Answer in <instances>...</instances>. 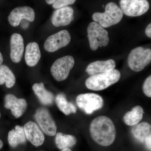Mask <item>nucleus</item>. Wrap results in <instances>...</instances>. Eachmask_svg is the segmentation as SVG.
Wrapping results in <instances>:
<instances>
[{
    "mask_svg": "<svg viewBox=\"0 0 151 151\" xmlns=\"http://www.w3.org/2000/svg\"><path fill=\"white\" fill-rule=\"evenodd\" d=\"M90 132L92 139L104 147L111 145L116 139V127L112 120L107 116L95 118L90 124Z\"/></svg>",
    "mask_w": 151,
    "mask_h": 151,
    "instance_id": "obj_1",
    "label": "nucleus"
},
{
    "mask_svg": "<svg viewBox=\"0 0 151 151\" xmlns=\"http://www.w3.org/2000/svg\"><path fill=\"white\" fill-rule=\"evenodd\" d=\"M121 73L117 69L91 76L87 78L85 85L88 89L101 91L117 83L121 78Z\"/></svg>",
    "mask_w": 151,
    "mask_h": 151,
    "instance_id": "obj_2",
    "label": "nucleus"
},
{
    "mask_svg": "<svg viewBox=\"0 0 151 151\" xmlns=\"http://www.w3.org/2000/svg\"><path fill=\"white\" fill-rule=\"evenodd\" d=\"M124 13L116 3L110 2L105 6V12H96L92 19L103 28H108L117 24L123 18Z\"/></svg>",
    "mask_w": 151,
    "mask_h": 151,
    "instance_id": "obj_3",
    "label": "nucleus"
},
{
    "mask_svg": "<svg viewBox=\"0 0 151 151\" xmlns=\"http://www.w3.org/2000/svg\"><path fill=\"white\" fill-rule=\"evenodd\" d=\"M87 37L89 46L93 50H97L99 47H106L109 42L108 32L96 22L89 24L87 28Z\"/></svg>",
    "mask_w": 151,
    "mask_h": 151,
    "instance_id": "obj_4",
    "label": "nucleus"
},
{
    "mask_svg": "<svg viewBox=\"0 0 151 151\" xmlns=\"http://www.w3.org/2000/svg\"><path fill=\"white\" fill-rule=\"evenodd\" d=\"M129 67L135 72L142 71L151 61L150 49L138 47L132 50L128 57Z\"/></svg>",
    "mask_w": 151,
    "mask_h": 151,
    "instance_id": "obj_5",
    "label": "nucleus"
},
{
    "mask_svg": "<svg viewBox=\"0 0 151 151\" xmlns=\"http://www.w3.org/2000/svg\"><path fill=\"white\" fill-rule=\"evenodd\" d=\"M76 104L78 108L88 115L103 108V98L94 93H85L78 95L76 97Z\"/></svg>",
    "mask_w": 151,
    "mask_h": 151,
    "instance_id": "obj_6",
    "label": "nucleus"
},
{
    "mask_svg": "<svg viewBox=\"0 0 151 151\" xmlns=\"http://www.w3.org/2000/svg\"><path fill=\"white\" fill-rule=\"evenodd\" d=\"M74 63V58L70 55L60 58L55 60L52 65L50 68L52 75L56 81H64L67 78Z\"/></svg>",
    "mask_w": 151,
    "mask_h": 151,
    "instance_id": "obj_7",
    "label": "nucleus"
},
{
    "mask_svg": "<svg viewBox=\"0 0 151 151\" xmlns=\"http://www.w3.org/2000/svg\"><path fill=\"white\" fill-rule=\"evenodd\" d=\"M120 5L123 13L132 17L142 15L150 8L147 0H120Z\"/></svg>",
    "mask_w": 151,
    "mask_h": 151,
    "instance_id": "obj_8",
    "label": "nucleus"
},
{
    "mask_svg": "<svg viewBox=\"0 0 151 151\" xmlns=\"http://www.w3.org/2000/svg\"><path fill=\"white\" fill-rule=\"evenodd\" d=\"M35 118L40 128L45 134L49 136H54L57 131L55 122L46 108H38L35 114Z\"/></svg>",
    "mask_w": 151,
    "mask_h": 151,
    "instance_id": "obj_9",
    "label": "nucleus"
},
{
    "mask_svg": "<svg viewBox=\"0 0 151 151\" xmlns=\"http://www.w3.org/2000/svg\"><path fill=\"white\" fill-rule=\"evenodd\" d=\"M71 40L70 33L66 30H63L49 37L44 43V48L48 52H54L67 46Z\"/></svg>",
    "mask_w": 151,
    "mask_h": 151,
    "instance_id": "obj_10",
    "label": "nucleus"
},
{
    "mask_svg": "<svg viewBox=\"0 0 151 151\" xmlns=\"http://www.w3.org/2000/svg\"><path fill=\"white\" fill-rule=\"evenodd\" d=\"M24 19L32 22L35 19V12L29 6L18 7L11 12L8 17L10 24L14 27L18 26L21 21Z\"/></svg>",
    "mask_w": 151,
    "mask_h": 151,
    "instance_id": "obj_11",
    "label": "nucleus"
},
{
    "mask_svg": "<svg viewBox=\"0 0 151 151\" xmlns=\"http://www.w3.org/2000/svg\"><path fill=\"white\" fill-rule=\"evenodd\" d=\"M4 107L10 109L16 118H19L26 111L27 103L24 99H19L12 94H7L4 98Z\"/></svg>",
    "mask_w": 151,
    "mask_h": 151,
    "instance_id": "obj_12",
    "label": "nucleus"
},
{
    "mask_svg": "<svg viewBox=\"0 0 151 151\" xmlns=\"http://www.w3.org/2000/svg\"><path fill=\"white\" fill-rule=\"evenodd\" d=\"M24 129L27 139L34 146L38 147L43 144L45 141L44 135L36 123L29 121L25 124Z\"/></svg>",
    "mask_w": 151,
    "mask_h": 151,
    "instance_id": "obj_13",
    "label": "nucleus"
},
{
    "mask_svg": "<svg viewBox=\"0 0 151 151\" xmlns=\"http://www.w3.org/2000/svg\"><path fill=\"white\" fill-rule=\"evenodd\" d=\"M74 11L70 6H65L55 11L52 18V22L56 27L65 26L70 24L74 19Z\"/></svg>",
    "mask_w": 151,
    "mask_h": 151,
    "instance_id": "obj_14",
    "label": "nucleus"
},
{
    "mask_svg": "<svg viewBox=\"0 0 151 151\" xmlns=\"http://www.w3.org/2000/svg\"><path fill=\"white\" fill-rule=\"evenodd\" d=\"M10 58L13 62L19 63L22 58L24 44L22 37L19 34L14 33L10 40Z\"/></svg>",
    "mask_w": 151,
    "mask_h": 151,
    "instance_id": "obj_15",
    "label": "nucleus"
},
{
    "mask_svg": "<svg viewBox=\"0 0 151 151\" xmlns=\"http://www.w3.org/2000/svg\"><path fill=\"white\" fill-rule=\"evenodd\" d=\"M116 62L113 59L104 61H94L91 63L86 67V72L89 75L108 72L115 69Z\"/></svg>",
    "mask_w": 151,
    "mask_h": 151,
    "instance_id": "obj_16",
    "label": "nucleus"
},
{
    "mask_svg": "<svg viewBox=\"0 0 151 151\" xmlns=\"http://www.w3.org/2000/svg\"><path fill=\"white\" fill-rule=\"evenodd\" d=\"M41 58V52L37 43L32 42L27 45L25 53V60L30 67H34L37 64Z\"/></svg>",
    "mask_w": 151,
    "mask_h": 151,
    "instance_id": "obj_17",
    "label": "nucleus"
},
{
    "mask_svg": "<svg viewBox=\"0 0 151 151\" xmlns=\"http://www.w3.org/2000/svg\"><path fill=\"white\" fill-rule=\"evenodd\" d=\"M32 89L42 104L50 105L53 103L54 95L52 92L45 89L43 83H35L33 85Z\"/></svg>",
    "mask_w": 151,
    "mask_h": 151,
    "instance_id": "obj_18",
    "label": "nucleus"
},
{
    "mask_svg": "<svg viewBox=\"0 0 151 151\" xmlns=\"http://www.w3.org/2000/svg\"><path fill=\"white\" fill-rule=\"evenodd\" d=\"M27 138L25 134L24 127L16 126L15 129H12L9 132L8 141L12 147H16L19 145L26 142Z\"/></svg>",
    "mask_w": 151,
    "mask_h": 151,
    "instance_id": "obj_19",
    "label": "nucleus"
},
{
    "mask_svg": "<svg viewBox=\"0 0 151 151\" xmlns=\"http://www.w3.org/2000/svg\"><path fill=\"white\" fill-rule=\"evenodd\" d=\"M131 132L137 140L144 143L146 137L151 134V126L147 122H142L134 126Z\"/></svg>",
    "mask_w": 151,
    "mask_h": 151,
    "instance_id": "obj_20",
    "label": "nucleus"
},
{
    "mask_svg": "<svg viewBox=\"0 0 151 151\" xmlns=\"http://www.w3.org/2000/svg\"><path fill=\"white\" fill-rule=\"evenodd\" d=\"M144 113V110L141 106H135L132 111L125 114L124 118V122L128 126H134L142 119Z\"/></svg>",
    "mask_w": 151,
    "mask_h": 151,
    "instance_id": "obj_21",
    "label": "nucleus"
},
{
    "mask_svg": "<svg viewBox=\"0 0 151 151\" xmlns=\"http://www.w3.org/2000/svg\"><path fill=\"white\" fill-rule=\"evenodd\" d=\"M55 144L60 150L72 147L76 145L77 139L73 135L65 134L61 132L57 134L55 139Z\"/></svg>",
    "mask_w": 151,
    "mask_h": 151,
    "instance_id": "obj_22",
    "label": "nucleus"
},
{
    "mask_svg": "<svg viewBox=\"0 0 151 151\" xmlns=\"http://www.w3.org/2000/svg\"><path fill=\"white\" fill-rule=\"evenodd\" d=\"M55 102L59 110L66 116L76 113V107L73 103L67 101L64 94H58L55 98Z\"/></svg>",
    "mask_w": 151,
    "mask_h": 151,
    "instance_id": "obj_23",
    "label": "nucleus"
},
{
    "mask_svg": "<svg viewBox=\"0 0 151 151\" xmlns=\"http://www.w3.org/2000/svg\"><path fill=\"white\" fill-rule=\"evenodd\" d=\"M16 82L15 76L7 66L5 65H0V85L5 83L7 88H12Z\"/></svg>",
    "mask_w": 151,
    "mask_h": 151,
    "instance_id": "obj_24",
    "label": "nucleus"
},
{
    "mask_svg": "<svg viewBox=\"0 0 151 151\" xmlns=\"http://www.w3.org/2000/svg\"><path fill=\"white\" fill-rule=\"evenodd\" d=\"M76 0H56L52 4V7L55 9H58L66 6L69 5L73 4Z\"/></svg>",
    "mask_w": 151,
    "mask_h": 151,
    "instance_id": "obj_25",
    "label": "nucleus"
},
{
    "mask_svg": "<svg viewBox=\"0 0 151 151\" xmlns=\"http://www.w3.org/2000/svg\"><path fill=\"white\" fill-rule=\"evenodd\" d=\"M143 92L147 97H151V76H150L146 79L143 86Z\"/></svg>",
    "mask_w": 151,
    "mask_h": 151,
    "instance_id": "obj_26",
    "label": "nucleus"
},
{
    "mask_svg": "<svg viewBox=\"0 0 151 151\" xmlns=\"http://www.w3.org/2000/svg\"><path fill=\"white\" fill-rule=\"evenodd\" d=\"M145 143L146 145L149 150L151 151V134L149 135L146 137L145 139Z\"/></svg>",
    "mask_w": 151,
    "mask_h": 151,
    "instance_id": "obj_27",
    "label": "nucleus"
},
{
    "mask_svg": "<svg viewBox=\"0 0 151 151\" xmlns=\"http://www.w3.org/2000/svg\"><path fill=\"white\" fill-rule=\"evenodd\" d=\"M145 34L147 36L150 38H151V24L147 26L145 29Z\"/></svg>",
    "mask_w": 151,
    "mask_h": 151,
    "instance_id": "obj_28",
    "label": "nucleus"
},
{
    "mask_svg": "<svg viewBox=\"0 0 151 151\" xmlns=\"http://www.w3.org/2000/svg\"><path fill=\"white\" fill-rule=\"evenodd\" d=\"M45 1L48 4L51 5L56 0H45Z\"/></svg>",
    "mask_w": 151,
    "mask_h": 151,
    "instance_id": "obj_29",
    "label": "nucleus"
},
{
    "mask_svg": "<svg viewBox=\"0 0 151 151\" xmlns=\"http://www.w3.org/2000/svg\"><path fill=\"white\" fill-rule=\"evenodd\" d=\"M3 60H4V59H3L2 55L1 53L0 52V65H1L2 63Z\"/></svg>",
    "mask_w": 151,
    "mask_h": 151,
    "instance_id": "obj_30",
    "label": "nucleus"
},
{
    "mask_svg": "<svg viewBox=\"0 0 151 151\" xmlns=\"http://www.w3.org/2000/svg\"><path fill=\"white\" fill-rule=\"evenodd\" d=\"M3 147V143L2 141L0 139V150L2 149Z\"/></svg>",
    "mask_w": 151,
    "mask_h": 151,
    "instance_id": "obj_31",
    "label": "nucleus"
},
{
    "mask_svg": "<svg viewBox=\"0 0 151 151\" xmlns=\"http://www.w3.org/2000/svg\"><path fill=\"white\" fill-rule=\"evenodd\" d=\"M61 151H72L69 148H65L63 149Z\"/></svg>",
    "mask_w": 151,
    "mask_h": 151,
    "instance_id": "obj_32",
    "label": "nucleus"
},
{
    "mask_svg": "<svg viewBox=\"0 0 151 151\" xmlns=\"http://www.w3.org/2000/svg\"><path fill=\"white\" fill-rule=\"evenodd\" d=\"M1 113H0V118H1Z\"/></svg>",
    "mask_w": 151,
    "mask_h": 151,
    "instance_id": "obj_33",
    "label": "nucleus"
}]
</instances>
